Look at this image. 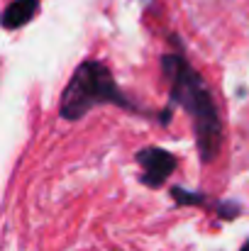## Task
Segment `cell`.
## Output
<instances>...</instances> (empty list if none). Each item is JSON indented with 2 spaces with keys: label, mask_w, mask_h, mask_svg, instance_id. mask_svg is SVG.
<instances>
[{
  "label": "cell",
  "mask_w": 249,
  "mask_h": 251,
  "mask_svg": "<svg viewBox=\"0 0 249 251\" xmlns=\"http://www.w3.org/2000/svg\"><path fill=\"white\" fill-rule=\"evenodd\" d=\"M173 49L162 56V69L168 81V105L171 107H183L186 115L191 117L193 134H195V147L198 156L203 164H213L220 156L222 149V117L215 105L213 90L200 76V71L193 69V64L186 59L181 49V39L171 37Z\"/></svg>",
  "instance_id": "6da1fadb"
},
{
  "label": "cell",
  "mask_w": 249,
  "mask_h": 251,
  "mask_svg": "<svg viewBox=\"0 0 249 251\" xmlns=\"http://www.w3.org/2000/svg\"><path fill=\"white\" fill-rule=\"evenodd\" d=\"M98 105H115L120 110H127L142 117H159L157 112L132 100L117 85V81L112 78V71L103 61L88 59L74 69L69 83L59 98V117L66 122H79Z\"/></svg>",
  "instance_id": "7a4b0ae2"
},
{
  "label": "cell",
  "mask_w": 249,
  "mask_h": 251,
  "mask_svg": "<svg viewBox=\"0 0 249 251\" xmlns=\"http://www.w3.org/2000/svg\"><path fill=\"white\" fill-rule=\"evenodd\" d=\"M135 161L142 166L139 173V183L147 185V188H162L168 176L176 171V154L166 151L162 147H144L135 154Z\"/></svg>",
  "instance_id": "3957f363"
},
{
  "label": "cell",
  "mask_w": 249,
  "mask_h": 251,
  "mask_svg": "<svg viewBox=\"0 0 249 251\" xmlns=\"http://www.w3.org/2000/svg\"><path fill=\"white\" fill-rule=\"evenodd\" d=\"M171 200L178 205V207H188V205H200L205 210H213L220 220H235L242 215V205L240 202H232V200H210L208 195L198 193V190H188V188H181V185H173L168 190Z\"/></svg>",
  "instance_id": "277c9868"
},
{
  "label": "cell",
  "mask_w": 249,
  "mask_h": 251,
  "mask_svg": "<svg viewBox=\"0 0 249 251\" xmlns=\"http://www.w3.org/2000/svg\"><path fill=\"white\" fill-rule=\"evenodd\" d=\"M37 10H39V0H12V2L5 7V12H2V27H5L7 32L20 29V27H25L27 22L34 20Z\"/></svg>",
  "instance_id": "5b68a950"
},
{
  "label": "cell",
  "mask_w": 249,
  "mask_h": 251,
  "mask_svg": "<svg viewBox=\"0 0 249 251\" xmlns=\"http://www.w3.org/2000/svg\"><path fill=\"white\" fill-rule=\"evenodd\" d=\"M240 251H249V239L245 242V244H242V249H240Z\"/></svg>",
  "instance_id": "8992f818"
}]
</instances>
